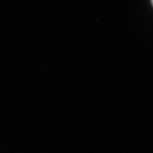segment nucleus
<instances>
[{"label":"nucleus","instance_id":"obj_1","mask_svg":"<svg viewBox=\"0 0 153 153\" xmlns=\"http://www.w3.org/2000/svg\"><path fill=\"white\" fill-rule=\"evenodd\" d=\"M151 4H152V6H153V0H151Z\"/></svg>","mask_w":153,"mask_h":153}]
</instances>
